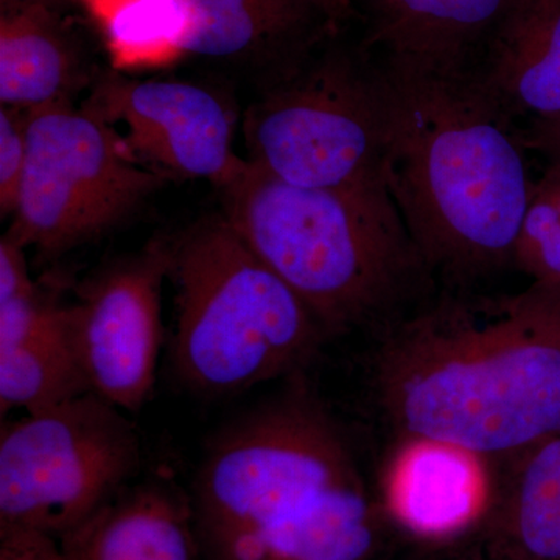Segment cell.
I'll return each instance as SVG.
<instances>
[{"mask_svg": "<svg viewBox=\"0 0 560 560\" xmlns=\"http://www.w3.org/2000/svg\"><path fill=\"white\" fill-rule=\"evenodd\" d=\"M173 248L154 243L83 283L66 331L88 389L125 412L139 411L156 382L162 285Z\"/></svg>", "mask_w": 560, "mask_h": 560, "instance_id": "obj_9", "label": "cell"}, {"mask_svg": "<svg viewBox=\"0 0 560 560\" xmlns=\"http://www.w3.org/2000/svg\"><path fill=\"white\" fill-rule=\"evenodd\" d=\"M0 560H68L61 541L25 529H0Z\"/></svg>", "mask_w": 560, "mask_h": 560, "instance_id": "obj_22", "label": "cell"}, {"mask_svg": "<svg viewBox=\"0 0 560 560\" xmlns=\"http://www.w3.org/2000/svg\"><path fill=\"white\" fill-rule=\"evenodd\" d=\"M35 285L28 275L25 246L7 232L0 241V304L28 293Z\"/></svg>", "mask_w": 560, "mask_h": 560, "instance_id": "obj_23", "label": "cell"}, {"mask_svg": "<svg viewBox=\"0 0 560 560\" xmlns=\"http://www.w3.org/2000/svg\"><path fill=\"white\" fill-rule=\"evenodd\" d=\"M172 272L179 289L173 368L195 393L226 396L275 381L300 370L329 337L224 215L180 238Z\"/></svg>", "mask_w": 560, "mask_h": 560, "instance_id": "obj_5", "label": "cell"}, {"mask_svg": "<svg viewBox=\"0 0 560 560\" xmlns=\"http://www.w3.org/2000/svg\"><path fill=\"white\" fill-rule=\"evenodd\" d=\"M101 32L116 72L171 66L186 55V0H77Z\"/></svg>", "mask_w": 560, "mask_h": 560, "instance_id": "obj_18", "label": "cell"}, {"mask_svg": "<svg viewBox=\"0 0 560 560\" xmlns=\"http://www.w3.org/2000/svg\"><path fill=\"white\" fill-rule=\"evenodd\" d=\"M221 191L231 226L329 335L396 311L431 275L386 186H294L248 161Z\"/></svg>", "mask_w": 560, "mask_h": 560, "instance_id": "obj_4", "label": "cell"}, {"mask_svg": "<svg viewBox=\"0 0 560 560\" xmlns=\"http://www.w3.org/2000/svg\"><path fill=\"white\" fill-rule=\"evenodd\" d=\"M27 116V164L7 231L25 248L58 256L92 241L168 178L136 160L116 128L72 103Z\"/></svg>", "mask_w": 560, "mask_h": 560, "instance_id": "obj_8", "label": "cell"}, {"mask_svg": "<svg viewBox=\"0 0 560 560\" xmlns=\"http://www.w3.org/2000/svg\"><path fill=\"white\" fill-rule=\"evenodd\" d=\"M375 389L404 438L517 458L560 434V287L453 290L396 324Z\"/></svg>", "mask_w": 560, "mask_h": 560, "instance_id": "obj_1", "label": "cell"}, {"mask_svg": "<svg viewBox=\"0 0 560 560\" xmlns=\"http://www.w3.org/2000/svg\"><path fill=\"white\" fill-rule=\"evenodd\" d=\"M190 32L186 55L250 60L293 68L340 31L304 0H186Z\"/></svg>", "mask_w": 560, "mask_h": 560, "instance_id": "obj_13", "label": "cell"}, {"mask_svg": "<svg viewBox=\"0 0 560 560\" xmlns=\"http://www.w3.org/2000/svg\"><path fill=\"white\" fill-rule=\"evenodd\" d=\"M312 3L313 7L323 11L330 18L335 24L342 25L352 20H360L359 11H357L353 0H304Z\"/></svg>", "mask_w": 560, "mask_h": 560, "instance_id": "obj_25", "label": "cell"}, {"mask_svg": "<svg viewBox=\"0 0 560 560\" xmlns=\"http://www.w3.org/2000/svg\"><path fill=\"white\" fill-rule=\"evenodd\" d=\"M27 110L0 109V213L13 215L27 164Z\"/></svg>", "mask_w": 560, "mask_h": 560, "instance_id": "obj_21", "label": "cell"}, {"mask_svg": "<svg viewBox=\"0 0 560 560\" xmlns=\"http://www.w3.org/2000/svg\"><path fill=\"white\" fill-rule=\"evenodd\" d=\"M471 79L504 116L560 113V0H515Z\"/></svg>", "mask_w": 560, "mask_h": 560, "instance_id": "obj_16", "label": "cell"}, {"mask_svg": "<svg viewBox=\"0 0 560 560\" xmlns=\"http://www.w3.org/2000/svg\"><path fill=\"white\" fill-rule=\"evenodd\" d=\"M382 508L429 544L466 536L493 510L488 459L451 442L404 438L383 478Z\"/></svg>", "mask_w": 560, "mask_h": 560, "instance_id": "obj_12", "label": "cell"}, {"mask_svg": "<svg viewBox=\"0 0 560 560\" xmlns=\"http://www.w3.org/2000/svg\"><path fill=\"white\" fill-rule=\"evenodd\" d=\"M90 83L79 39L54 0H0V102L22 110L69 105Z\"/></svg>", "mask_w": 560, "mask_h": 560, "instance_id": "obj_15", "label": "cell"}, {"mask_svg": "<svg viewBox=\"0 0 560 560\" xmlns=\"http://www.w3.org/2000/svg\"><path fill=\"white\" fill-rule=\"evenodd\" d=\"M427 560H453V559H427ZM460 560V559H458Z\"/></svg>", "mask_w": 560, "mask_h": 560, "instance_id": "obj_26", "label": "cell"}, {"mask_svg": "<svg viewBox=\"0 0 560 560\" xmlns=\"http://www.w3.org/2000/svg\"><path fill=\"white\" fill-rule=\"evenodd\" d=\"M205 560H378L385 528L329 416L290 396L210 445L190 493Z\"/></svg>", "mask_w": 560, "mask_h": 560, "instance_id": "obj_2", "label": "cell"}, {"mask_svg": "<svg viewBox=\"0 0 560 560\" xmlns=\"http://www.w3.org/2000/svg\"><path fill=\"white\" fill-rule=\"evenodd\" d=\"M517 135L523 149L536 151L548 162V168L560 171V113L530 119Z\"/></svg>", "mask_w": 560, "mask_h": 560, "instance_id": "obj_24", "label": "cell"}, {"mask_svg": "<svg viewBox=\"0 0 560 560\" xmlns=\"http://www.w3.org/2000/svg\"><path fill=\"white\" fill-rule=\"evenodd\" d=\"M374 65L386 187L429 270L466 289L514 260L533 187L525 149L471 77Z\"/></svg>", "mask_w": 560, "mask_h": 560, "instance_id": "obj_3", "label": "cell"}, {"mask_svg": "<svg viewBox=\"0 0 560 560\" xmlns=\"http://www.w3.org/2000/svg\"><path fill=\"white\" fill-rule=\"evenodd\" d=\"M515 0H360V49L388 68L474 75Z\"/></svg>", "mask_w": 560, "mask_h": 560, "instance_id": "obj_11", "label": "cell"}, {"mask_svg": "<svg viewBox=\"0 0 560 560\" xmlns=\"http://www.w3.org/2000/svg\"><path fill=\"white\" fill-rule=\"evenodd\" d=\"M512 264L533 282L560 287V171L547 168L530 187Z\"/></svg>", "mask_w": 560, "mask_h": 560, "instance_id": "obj_20", "label": "cell"}, {"mask_svg": "<svg viewBox=\"0 0 560 560\" xmlns=\"http://www.w3.org/2000/svg\"><path fill=\"white\" fill-rule=\"evenodd\" d=\"M492 512V560H560V434L517 456Z\"/></svg>", "mask_w": 560, "mask_h": 560, "instance_id": "obj_17", "label": "cell"}, {"mask_svg": "<svg viewBox=\"0 0 560 560\" xmlns=\"http://www.w3.org/2000/svg\"><path fill=\"white\" fill-rule=\"evenodd\" d=\"M142 442L125 411L86 393L0 431V529L61 540L130 486Z\"/></svg>", "mask_w": 560, "mask_h": 560, "instance_id": "obj_7", "label": "cell"}, {"mask_svg": "<svg viewBox=\"0 0 560 560\" xmlns=\"http://www.w3.org/2000/svg\"><path fill=\"white\" fill-rule=\"evenodd\" d=\"M66 315L57 326L0 348L2 416L16 408L33 415L90 393L70 349Z\"/></svg>", "mask_w": 560, "mask_h": 560, "instance_id": "obj_19", "label": "cell"}, {"mask_svg": "<svg viewBox=\"0 0 560 560\" xmlns=\"http://www.w3.org/2000/svg\"><path fill=\"white\" fill-rule=\"evenodd\" d=\"M81 109L120 127L132 156L162 175L208 179L224 189L248 165L232 145L230 108L198 84L106 73Z\"/></svg>", "mask_w": 560, "mask_h": 560, "instance_id": "obj_10", "label": "cell"}, {"mask_svg": "<svg viewBox=\"0 0 560 560\" xmlns=\"http://www.w3.org/2000/svg\"><path fill=\"white\" fill-rule=\"evenodd\" d=\"M254 167L301 187L386 186L381 73L327 40L270 84L245 116Z\"/></svg>", "mask_w": 560, "mask_h": 560, "instance_id": "obj_6", "label": "cell"}, {"mask_svg": "<svg viewBox=\"0 0 560 560\" xmlns=\"http://www.w3.org/2000/svg\"><path fill=\"white\" fill-rule=\"evenodd\" d=\"M68 560H200L190 495L168 481L128 486L62 537Z\"/></svg>", "mask_w": 560, "mask_h": 560, "instance_id": "obj_14", "label": "cell"}]
</instances>
